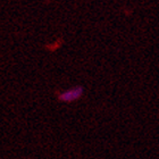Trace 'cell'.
<instances>
[{
  "instance_id": "6da1fadb",
  "label": "cell",
  "mask_w": 159,
  "mask_h": 159,
  "mask_svg": "<svg viewBox=\"0 0 159 159\" xmlns=\"http://www.w3.org/2000/svg\"><path fill=\"white\" fill-rule=\"evenodd\" d=\"M83 90L82 88H72V89L67 90L65 92H63L61 94L58 96V100L63 101V102H72L75 101L82 96Z\"/></svg>"
}]
</instances>
